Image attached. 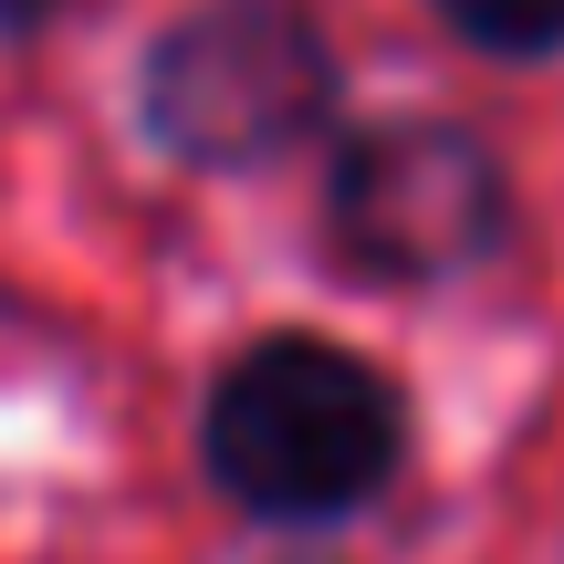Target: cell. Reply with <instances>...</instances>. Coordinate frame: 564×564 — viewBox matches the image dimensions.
Returning a JSON list of instances; mask_svg holds the SVG:
<instances>
[{"mask_svg":"<svg viewBox=\"0 0 564 564\" xmlns=\"http://www.w3.org/2000/svg\"><path fill=\"white\" fill-rule=\"evenodd\" d=\"M408 449V408L366 356L324 335H262L209 387V470L262 523H345Z\"/></svg>","mask_w":564,"mask_h":564,"instance_id":"1","label":"cell"},{"mask_svg":"<svg viewBox=\"0 0 564 564\" xmlns=\"http://www.w3.org/2000/svg\"><path fill=\"white\" fill-rule=\"evenodd\" d=\"M335 116V53L293 0H209L147 53V137L188 167H262Z\"/></svg>","mask_w":564,"mask_h":564,"instance_id":"2","label":"cell"},{"mask_svg":"<svg viewBox=\"0 0 564 564\" xmlns=\"http://www.w3.org/2000/svg\"><path fill=\"white\" fill-rule=\"evenodd\" d=\"M335 251L366 282H449L470 262H491L512 230V178L470 126L449 116H387L356 126L324 188Z\"/></svg>","mask_w":564,"mask_h":564,"instance_id":"3","label":"cell"},{"mask_svg":"<svg viewBox=\"0 0 564 564\" xmlns=\"http://www.w3.org/2000/svg\"><path fill=\"white\" fill-rule=\"evenodd\" d=\"M429 11L449 21L460 42H481V53H564V0H429Z\"/></svg>","mask_w":564,"mask_h":564,"instance_id":"4","label":"cell"},{"mask_svg":"<svg viewBox=\"0 0 564 564\" xmlns=\"http://www.w3.org/2000/svg\"><path fill=\"white\" fill-rule=\"evenodd\" d=\"M74 0H0V32H42V21H63Z\"/></svg>","mask_w":564,"mask_h":564,"instance_id":"5","label":"cell"}]
</instances>
